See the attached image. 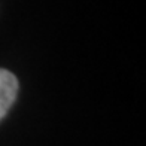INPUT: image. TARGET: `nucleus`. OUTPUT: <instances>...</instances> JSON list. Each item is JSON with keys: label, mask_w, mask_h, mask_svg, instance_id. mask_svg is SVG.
I'll use <instances>...</instances> for the list:
<instances>
[{"label": "nucleus", "mask_w": 146, "mask_h": 146, "mask_svg": "<svg viewBox=\"0 0 146 146\" xmlns=\"http://www.w3.org/2000/svg\"><path fill=\"white\" fill-rule=\"evenodd\" d=\"M18 92V81L14 73L0 69V119L8 113L9 108L15 102Z\"/></svg>", "instance_id": "nucleus-1"}]
</instances>
